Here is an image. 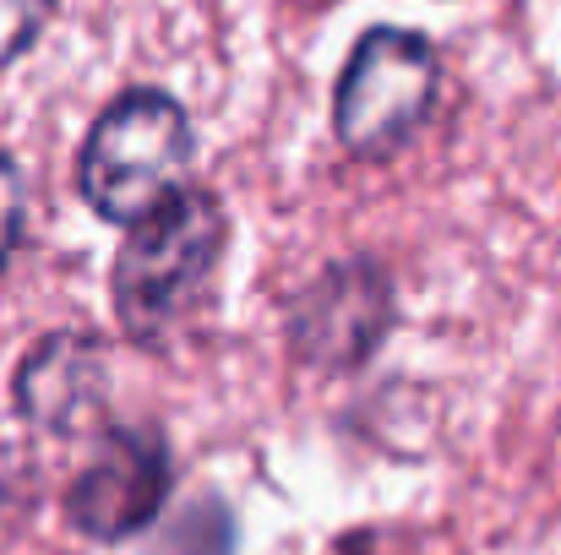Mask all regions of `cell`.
<instances>
[{"mask_svg":"<svg viewBox=\"0 0 561 555\" xmlns=\"http://www.w3.org/2000/svg\"><path fill=\"white\" fill-rule=\"evenodd\" d=\"M442 55L414 27H366L333 88V137L355 159H392L436 109Z\"/></svg>","mask_w":561,"mask_h":555,"instance_id":"cell-3","label":"cell"},{"mask_svg":"<svg viewBox=\"0 0 561 555\" xmlns=\"http://www.w3.org/2000/svg\"><path fill=\"white\" fill-rule=\"evenodd\" d=\"M170 479H175V463H170V441L159 430H142V425L104 430L99 452L66 490V518L77 534H88L99 545L131 540L170 501Z\"/></svg>","mask_w":561,"mask_h":555,"instance_id":"cell-5","label":"cell"},{"mask_svg":"<svg viewBox=\"0 0 561 555\" xmlns=\"http://www.w3.org/2000/svg\"><path fill=\"white\" fill-rule=\"evenodd\" d=\"M49 16H55V0H0V71L16 66L38 44Z\"/></svg>","mask_w":561,"mask_h":555,"instance_id":"cell-7","label":"cell"},{"mask_svg":"<svg viewBox=\"0 0 561 555\" xmlns=\"http://www.w3.org/2000/svg\"><path fill=\"white\" fill-rule=\"evenodd\" d=\"M22 234H27V181H22L16 159L0 153V273L16 256Z\"/></svg>","mask_w":561,"mask_h":555,"instance_id":"cell-8","label":"cell"},{"mask_svg":"<svg viewBox=\"0 0 561 555\" xmlns=\"http://www.w3.org/2000/svg\"><path fill=\"white\" fill-rule=\"evenodd\" d=\"M196 159L186 104L164 88H126L99 109L77 153V190L104 223H131L186 185Z\"/></svg>","mask_w":561,"mask_h":555,"instance_id":"cell-2","label":"cell"},{"mask_svg":"<svg viewBox=\"0 0 561 555\" xmlns=\"http://www.w3.org/2000/svg\"><path fill=\"white\" fill-rule=\"evenodd\" d=\"M392 327V278L376 256L328 262L284 316L289 355L311 370H360Z\"/></svg>","mask_w":561,"mask_h":555,"instance_id":"cell-4","label":"cell"},{"mask_svg":"<svg viewBox=\"0 0 561 555\" xmlns=\"http://www.w3.org/2000/svg\"><path fill=\"white\" fill-rule=\"evenodd\" d=\"M224 245H229V212H224L218 190H207V185L186 181L159 207L131 218L126 245L110 273V300H115L121 333L142 349L164 344L186 322L207 278L218 273Z\"/></svg>","mask_w":561,"mask_h":555,"instance_id":"cell-1","label":"cell"},{"mask_svg":"<svg viewBox=\"0 0 561 555\" xmlns=\"http://www.w3.org/2000/svg\"><path fill=\"white\" fill-rule=\"evenodd\" d=\"M11 408L38 436H88L110 414V344L99 333H49L11 370Z\"/></svg>","mask_w":561,"mask_h":555,"instance_id":"cell-6","label":"cell"},{"mask_svg":"<svg viewBox=\"0 0 561 555\" xmlns=\"http://www.w3.org/2000/svg\"><path fill=\"white\" fill-rule=\"evenodd\" d=\"M33 501H38V463L22 447L0 441V518H16Z\"/></svg>","mask_w":561,"mask_h":555,"instance_id":"cell-9","label":"cell"}]
</instances>
